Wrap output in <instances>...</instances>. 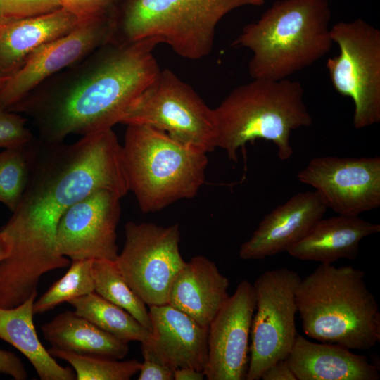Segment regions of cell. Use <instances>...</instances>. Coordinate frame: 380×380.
<instances>
[{
    "mask_svg": "<svg viewBox=\"0 0 380 380\" xmlns=\"http://www.w3.org/2000/svg\"><path fill=\"white\" fill-rule=\"evenodd\" d=\"M77 315L87 319L99 328L120 340L143 342L151 332L122 308L103 298L95 291L68 302Z\"/></svg>",
    "mask_w": 380,
    "mask_h": 380,
    "instance_id": "obj_24",
    "label": "cell"
},
{
    "mask_svg": "<svg viewBox=\"0 0 380 380\" xmlns=\"http://www.w3.org/2000/svg\"><path fill=\"white\" fill-rule=\"evenodd\" d=\"M263 380H297L286 360H279L268 367L262 374Z\"/></svg>",
    "mask_w": 380,
    "mask_h": 380,
    "instance_id": "obj_34",
    "label": "cell"
},
{
    "mask_svg": "<svg viewBox=\"0 0 380 380\" xmlns=\"http://www.w3.org/2000/svg\"><path fill=\"white\" fill-rule=\"evenodd\" d=\"M61 7L81 22L111 20L116 0H58Z\"/></svg>",
    "mask_w": 380,
    "mask_h": 380,
    "instance_id": "obj_32",
    "label": "cell"
},
{
    "mask_svg": "<svg viewBox=\"0 0 380 380\" xmlns=\"http://www.w3.org/2000/svg\"><path fill=\"white\" fill-rule=\"evenodd\" d=\"M158 44L151 39L106 42L8 110L30 117L39 138L50 142L110 129L160 72Z\"/></svg>",
    "mask_w": 380,
    "mask_h": 380,
    "instance_id": "obj_2",
    "label": "cell"
},
{
    "mask_svg": "<svg viewBox=\"0 0 380 380\" xmlns=\"http://www.w3.org/2000/svg\"><path fill=\"white\" fill-rule=\"evenodd\" d=\"M26 119L0 105V148L25 146L34 136L25 127Z\"/></svg>",
    "mask_w": 380,
    "mask_h": 380,
    "instance_id": "obj_30",
    "label": "cell"
},
{
    "mask_svg": "<svg viewBox=\"0 0 380 380\" xmlns=\"http://www.w3.org/2000/svg\"><path fill=\"white\" fill-rule=\"evenodd\" d=\"M122 157L129 191L144 213L194 197L205 180L207 153L144 125H127Z\"/></svg>",
    "mask_w": 380,
    "mask_h": 380,
    "instance_id": "obj_7",
    "label": "cell"
},
{
    "mask_svg": "<svg viewBox=\"0 0 380 380\" xmlns=\"http://www.w3.org/2000/svg\"><path fill=\"white\" fill-rule=\"evenodd\" d=\"M120 198L111 191L99 189L68 208L57 228L59 253L71 260H115Z\"/></svg>",
    "mask_w": 380,
    "mask_h": 380,
    "instance_id": "obj_13",
    "label": "cell"
},
{
    "mask_svg": "<svg viewBox=\"0 0 380 380\" xmlns=\"http://www.w3.org/2000/svg\"><path fill=\"white\" fill-rule=\"evenodd\" d=\"M265 0H116L108 42L146 39L167 44L177 55L201 59L211 52L216 27L231 11Z\"/></svg>",
    "mask_w": 380,
    "mask_h": 380,
    "instance_id": "obj_6",
    "label": "cell"
},
{
    "mask_svg": "<svg viewBox=\"0 0 380 380\" xmlns=\"http://www.w3.org/2000/svg\"><path fill=\"white\" fill-rule=\"evenodd\" d=\"M93 260H72L67 272L34 301V314L44 313L64 302L94 292Z\"/></svg>",
    "mask_w": 380,
    "mask_h": 380,
    "instance_id": "obj_26",
    "label": "cell"
},
{
    "mask_svg": "<svg viewBox=\"0 0 380 380\" xmlns=\"http://www.w3.org/2000/svg\"><path fill=\"white\" fill-rule=\"evenodd\" d=\"M120 123L144 125L204 153L217 148V124L209 108L193 88L169 69L129 105Z\"/></svg>",
    "mask_w": 380,
    "mask_h": 380,
    "instance_id": "obj_8",
    "label": "cell"
},
{
    "mask_svg": "<svg viewBox=\"0 0 380 380\" xmlns=\"http://www.w3.org/2000/svg\"><path fill=\"white\" fill-rule=\"evenodd\" d=\"M110 29V19L83 22L42 46L1 87L0 105L10 108L43 82L85 58L108 42Z\"/></svg>",
    "mask_w": 380,
    "mask_h": 380,
    "instance_id": "obj_15",
    "label": "cell"
},
{
    "mask_svg": "<svg viewBox=\"0 0 380 380\" xmlns=\"http://www.w3.org/2000/svg\"><path fill=\"white\" fill-rule=\"evenodd\" d=\"M25 146L0 152V202L13 211L27 185L28 163Z\"/></svg>",
    "mask_w": 380,
    "mask_h": 380,
    "instance_id": "obj_28",
    "label": "cell"
},
{
    "mask_svg": "<svg viewBox=\"0 0 380 380\" xmlns=\"http://www.w3.org/2000/svg\"><path fill=\"white\" fill-rule=\"evenodd\" d=\"M80 23L63 8L44 15L0 23V75L11 76L42 46L71 32Z\"/></svg>",
    "mask_w": 380,
    "mask_h": 380,
    "instance_id": "obj_19",
    "label": "cell"
},
{
    "mask_svg": "<svg viewBox=\"0 0 380 380\" xmlns=\"http://www.w3.org/2000/svg\"><path fill=\"white\" fill-rule=\"evenodd\" d=\"M328 0H277L232 42L252 52L253 79L281 80L314 64L331 49Z\"/></svg>",
    "mask_w": 380,
    "mask_h": 380,
    "instance_id": "obj_3",
    "label": "cell"
},
{
    "mask_svg": "<svg viewBox=\"0 0 380 380\" xmlns=\"http://www.w3.org/2000/svg\"><path fill=\"white\" fill-rule=\"evenodd\" d=\"M61 8L58 0H0V23L44 15Z\"/></svg>",
    "mask_w": 380,
    "mask_h": 380,
    "instance_id": "obj_29",
    "label": "cell"
},
{
    "mask_svg": "<svg viewBox=\"0 0 380 380\" xmlns=\"http://www.w3.org/2000/svg\"><path fill=\"white\" fill-rule=\"evenodd\" d=\"M37 295L11 308L0 307V338L27 357L41 380L76 379L73 370L60 365L39 339L33 321Z\"/></svg>",
    "mask_w": 380,
    "mask_h": 380,
    "instance_id": "obj_23",
    "label": "cell"
},
{
    "mask_svg": "<svg viewBox=\"0 0 380 380\" xmlns=\"http://www.w3.org/2000/svg\"><path fill=\"white\" fill-rule=\"evenodd\" d=\"M256 307L253 285L241 281L208 326V380H243L248 367V340Z\"/></svg>",
    "mask_w": 380,
    "mask_h": 380,
    "instance_id": "obj_14",
    "label": "cell"
},
{
    "mask_svg": "<svg viewBox=\"0 0 380 380\" xmlns=\"http://www.w3.org/2000/svg\"><path fill=\"white\" fill-rule=\"evenodd\" d=\"M0 374L11 376L15 380L27 378V371L20 359L10 351L0 348Z\"/></svg>",
    "mask_w": 380,
    "mask_h": 380,
    "instance_id": "obj_33",
    "label": "cell"
},
{
    "mask_svg": "<svg viewBox=\"0 0 380 380\" xmlns=\"http://www.w3.org/2000/svg\"><path fill=\"white\" fill-rule=\"evenodd\" d=\"M312 186L327 208L359 216L380 206V157L314 158L298 173Z\"/></svg>",
    "mask_w": 380,
    "mask_h": 380,
    "instance_id": "obj_12",
    "label": "cell"
},
{
    "mask_svg": "<svg viewBox=\"0 0 380 380\" xmlns=\"http://www.w3.org/2000/svg\"><path fill=\"white\" fill-rule=\"evenodd\" d=\"M151 341L175 369L191 367L203 372L208 356V327L166 303L149 306Z\"/></svg>",
    "mask_w": 380,
    "mask_h": 380,
    "instance_id": "obj_18",
    "label": "cell"
},
{
    "mask_svg": "<svg viewBox=\"0 0 380 380\" xmlns=\"http://www.w3.org/2000/svg\"><path fill=\"white\" fill-rule=\"evenodd\" d=\"M296 302L308 337L358 350L380 341L379 305L360 269L320 264L301 279Z\"/></svg>",
    "mask_w": 380,
    "mask_h": 380,
    "instance_id": "obj_4",
    "label": "cell"
},
{
    "mask_svg": "<svg viewBox=\"0 0 380 380\" xmlns=\"http://www.w3.org/2000/svg\"><path fill=\"white\" fill-rule=\"evenodd\" d=\"M379 232L380 224L359 216L322 217L286 252L296 259L321 264H332L342 258L354 260L361 241Z\"/></svg>",
    "mask_w": 380,
    "mask_h": 380,
    "instance_id": "obj_21",
    "label": "cell"
},
{
    "mask_svg": "<svg viewBox=\"0 0 380 380\" xmlns=\"http://www.w3.org/2000/svg\"><path fill=\"white\" fill-rule=\"evenodd\" d=\"M300 281L296 272L285 267L265 271L255 280L256 312L246 380L260 379L268 367L291 352L298 334L296 292Z\"/></svg>",
    "mask_w": 380,
    "mask_h": 380,
    "instance_id": "obj_10",
    "label": "cell"
},
{
    "mask_svg": "<svg viewBox=\"0 0 380 380\" xmlns=\"http://www.w3.org/2000/svg\"><path fill=\"white\" fill-rule=\"evenodd\" d=\"M52 348L83 355L124 358L128 343L118 339L74 311L62 312L41 327Z\"/></svg>",
    "mask_w": 380,
    "mask_h": 380,
    "instance_id": "obj_22",
    "label": "cell"
},
{
    "mask_svg": "<svg viewBox=\"0 0 380 380\" xmlns=\"http://www.w3.org/2000/svg\"><path fill=\"white\" fill-rule=\"evenodd\" d=\"M144 358L141 362L139 380H173L175 369L155 347L151 338L141 343Z\"/></svg>",
    "mask_w": 380,
    "mask_h": 380,
    "instance_id": "obj_31",
    "label": "cell"
},
{
    "mask_svg": "<svg viewBox=\"0 0 380 380\" xmlns=\"http://www.w3.org/2000/svg\"><path fill=\"white\" fill-rule=\"evenodd\" d=\"M28 179L22 197L1 229L11 244L0 262V280L30 293L45 273L68 267L57 248V228L73 204L99 189L120 197L129 191L122 145L111 129L82 136L73 144L34 137L25 146Z\"/></svg>",
    "mask_w": 380,
    "mask_h": 380,
    "instance_id": "obj_1",
    "label": "cell"
},
{
    "mask_svg": "<svg viewBox=\"0 0 380 380\" xmlns=\"http://www.w3.org/2000/svg\"><path fill=\"white\" fill-rule=\"evenodd\" d=\"M203 372L191 367L177 368L174 372V380H203Z\"/></svg>",
    "mask_w": 380,
    "mask_h": 380,
    "instance_id": "obj_35",
    "label": "cell"
},
{
    "mask_svg": "<svg viewBox=\"0 0 380 380\" xmlns=\"http://www.w3.org/2000/svg\"><path fill=\"white\" fill-rule=\"evenodd\" d=\"M229 284L214 262L197 255L186 262L173 279L167 303L208 327L229 297Z\"/></svg>",
    "mask_w": 380,
    "mask_h": 380,
    "instance_id": "obj_17",
    "label": "cell"
},
{
    "mask_svg": "<svg viewBox=\"0 0 380 380\" xmlns=\"http://www.w3.org/2000/svg\"><path fill=\"white\" fill-rule=\"evenodd\" d=\"M94 291L122 308L151 331V321L146 303L125 280L115 260H94Z\"/></svg>",
    "mask_w": 380,
    "mask_h": 380,
    "instance_id": "obj_25",
    "label": "cell"
},
{
    "mask_svg": "<svg viewBox=\"0 0 380 380\" xmlns=\"http://www.w3.org/2000/svg\"><path fill=\"white\" fill-rule=\"evenodd\" d=\"M297 380H379V371L365 355L336 343H317L297 334L286 359Z\"/></svg>",
    "mask_w": 380,
    "mask_h": 380,
    "instance_id": "obj_20",
    "label": "cell"
},
{
    "mask_svg": "<svg viewBox=\"0 0 380 380\" xmlns=\"http://www.w3.org/2000/svg\"><path fill=\"white\" fill-rule=\"evenodd\" d=\"M327 208L315 191L300 192L264 216L250 239L243 243L242 260H262L287 251L323 217Z\"/></svg>",
    "mask_w": 380,
    "mask_h": 380,
    "instance_id": "obj_16",
    "label": "cell"
},
{
    "mask_svg": "<svg viewBox=\"0 0 380 380\" xmlns=\"http://www.w3.org/2000/svg\"><path fill=\"white\" fill-rule=\"evenodd\" d=\"M330 33L339 53L326 67L336 92L353 101L355 128L379 122L380 30L357 18L335 23Z\"/></svg>",
    "mask_w": 380,
    "mask_h": 380,
    "instance_id": "obj_9",
    "label": "cell"
},
{
    "mask_svg": "<svg viewBox=\"0 0 380 380\" xmlns=\"http://www.w3.org/2000/svg\"><path fill=\"white\" fill-rule=\"evenodd\" d=\"M301 84L289 78L281 80L253 79L234 88L213 109L217 124V148L238 162V151L256 139L272 141L279 158L293 154L292 131L310 127L312 118L303 101Z\"/></svg>",
    "mask_w": 380,
    "mask_h": 380,
    "instance_id": "obj_5",
    "label": "cell"
},
{
    "mask_svg": "<svg viewBox=\"0 0 380 380\" xmlns=\"http://www.w3.org/2000/svg\"><path fill=\"white\" fill-rule=\"evenodd\" d=\"M9 78V77H5L1 75H0V89L4 86V84L6 83L7 80Z\"/></svg>",
    "mask_w": 380,
    "mask_h": 380,
    "instance_id": "obj_37",
    "label": "cell"
},
{
    "mask_svg": "<svg viewBox=\"0 0 380 380\" xmlns=\"http://www.w3.org/2000/svg\"><path fill=\"white\" fill-rule=\"evenodd\" d=\"M53 357L68 362L77 380H129L139 372L141 362L137 360L118 361L106 357L83 355L54 348L48 349Z\"/></svg>",
    "mask_w": 380,
    "mask_h": 380,
    "instance_id": "obj_27",
    "label": "cell"
},
{
    "mask_svg": "<svg viewBox=\"0 0 380 380\" xmlns=\"http://www.w3.org/2000/svg\"><path fill=\"white\" fill-rule=\"evenodd\" d=\"M11 244L8 236L0 230V262L11 253Z\"/></svg>",
    "mask_w": 380,
    "mask_h": 380,
    "instance_id": "obj_36",
    "label": "cell"
},
{
    "mask_svg": "<svg viewBox=\"0 0 380 380\" xmlns=\"http://www.w3.org/2000/svg\"><path fill=\"white\" fill-rule=\"evenodd\" d=\"M125 241L115 263L134 291L148 306L164 305L172 281L184 265L178 224L128 222Z\"/></svg>",
    "mask_w": 380,
    "mask_h": 380,
    "instance_id": "obj_11",
    "label": "cell"
}]
</instances>
